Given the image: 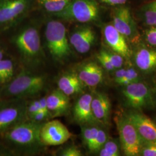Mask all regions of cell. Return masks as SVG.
Segmentation results:
<instances>
[{"label":"cell","mask_w":156,"mask_h":156,"mask_svg":"<svg viewBox=\"0 0 156 156\" xmlns=\"http://www.w3.org/2000/svg\"><path fill=\"white\" fill-rule=\"evenodd\" d=\"M44 123L27 119L12 126L0 136L5 143L15 149L35 151L44 146L39 136Z\"/></svg>","instance_id":"6da1fadb"},{"label":"cell","mask_w":156,"mask_h":156,"mask_svg":"<svg viewBox=\"0 0 156 156\" xmlns=\"http://www.w3.org/2000/svg\"><path fill=\"white\" fill-rule=\"evenodd\" d=\"M44 75L23 70L6 83L1 90V96L6 98H22L37 94L45 88Z\"/></svg>","instance_id":"7a4b0ae2"},{"label":"cell","mask_w":156,"mask_h":156,"mask_svg":"<svg viewBox=\"0 0 156 156\" xmlns=\"http://www.w3.org/2000/svg\"><path fill=\"white\" fill-rule=\"evenodd\" d=\"M45 39L50 55L57 62L67 60L72 54L64 24L60 20H50L45 28Z\"/></svg>","instance_id":"3957f363"},{"label":"cell","mask_w":156,"mask_h":156,"mask_svg":"<svg viewBox=\"0 0 156 156\" xmlns=\"http://www.w3.org/2000/svg\"><path fill=\"white\" fill-rule=\"evenodd\" d=\"M54 16L81 24L97 23L100 20V7L97 0H71L62 11Z\"/></svg>","instance_id":"277c9868"},{"label":"cell","mask_w":156,"mask_h":156,"mask_svg":"<svg viewBox=\"0 0 156 156\" xmlns=\"http://www.w3.org/2000/svg\"><path fill=\"white\" fill-rule=\"evenodd\" d=\"M14 43L24 62L35 64L42 58V51L39 31L36 27L27 26L15 37Z\"/></svg>","instance_id":"5b68a950"},{"label":"cell","mask_w":156,"mask_h":156,"mask_svg":"<svg viewBox=\"0 0 156 156\" xmlns=\"http://www.w3.org/2000/svg\"><path fill=\"white\" fill-rule=\"evenodd\" d=\"M121 151L127 156H140L144 145L143 140L138 131L125 115L124 112L119 113L115 117Z\"/></svg>","instance_id":"8992f818"},{"label":"cell","mask_w":156,"mask_h":156,"mask_svg":"<svg viewBox=\"0 0 156 156\" xmlns=\"http://www.w3.org/2000/svg\"><path fill=\"white\" fill-rule=\"evenodd\" d=\"M124 104L129 109L142 111L154 108V93L142 80L122 87Z\"/></svg>","instance_id":"52a82bcc"},{"label":"cell","mask_w":156,"mask_h":156,"mask_svg":"<svg viewBox=\"0 0 156 156\" xmlns=\"http://www.w3.org/2000/svg\"><path fill=\"white\" fill-rule=\"evenodd\" d=\"M111 17L113 26L126 38L131 47L141 41L137 21L129 6L125 4L114 7Z\"/></svg>","instance_id":"ba28073f"},{"label":"cell","mask_w":156,"mask_h":156,"mask_svg":"<svg viewBox=\"0 0 156 156\" xmlns=\"http://www.w3.org/2000/svg\"><path fill=\"white\" fill-rule=\"evenodd\" d=\"M0 104V135L12 126L28 119L27 103L22 98H12Z\"/></svg>","instance_id":"9c48e42d"},{"label":"cell","mask_w":156,"mask_h":156,"mask_svg":"<svg viewBox=\"0 0 156 156\" xmlns=\"http://www.w3.org/2000/svg\"><path fill=\"white\" fill-rule=\"evenodd\" d=\"M39 136L44 146H55L66 143L73 138V135L60 121L53 120L43 124Z\"/></svg>","instance_id":"30bf717a"},{"label":"cell","mask_w":156,"mask_h":156,"mask_svg":"<svg viewBox=\"0 0 156 156\" xmlns=\"http://www.w3.org/2000/svg\"><path fill=\"white\" fill-rule=\"evenodd\" d=\"M102 33L104 43L109 49L123 56L127 62H131L132 47L123 35L115 28L111 22L102 26Z\"/></svg>","instance_id":"8fae6325"},{"label":"cell","mask_w":156,"mask_h":156,"mask_svg":"<svg viewBox=\"0 0 156 156\" xmlns=\"http://www.w3.org/2000/svg\"><path fill=\"white\" fill-rule=\"evenodd\" d=\"M131 62L140 73L150 74L156 69V48L142 41L133 46Z\"/></svg>","instance_id":"7c38bea8"},{"label":"cell","mask_w":156,"mask_h":156,"mask_svg":"<svg viewBox=\"0 0 156 156\" xmlns=\"http://www.w3.org/2000/svg\"><path fill=\"white\" fill-rule=\"evenodd\" d=\"M134 124L145 144L156 145V123L142 111L128 109L124 112Z\"/></svg>","instance_id":"4fadbf2b"},{"label":"cell","mask_w":156,"mask_h":156,"mask_svg":"<svg viewBox=\"0 0 156 156\" xmlns=\"http://www.w3.org/2000/svg\"><path fill=\"white\" fill-rule=\"evenodd\" d=\"M96 41L97 34L89 24H82L76 27L69 37L70 45L80 54L88 53Z\"/></svg>","instance_id":"5bb4252c"},{"label":"cell","mask_w":156,"mask_h":156,"mask_svg":"<svg viewBox=\"0 0 156 156\" xmlns=\"http://www.w3.org/2000/svg\"><path fill=\"white\" fill-rule=\"evenodd\" d=\"M31 0H0V27H5L26 14Z\"/></svg>","instance_id":"9a60e30c"},{"label":"cell","mask_w":156,"mask_h":156,"mask_svg":"<svg viewBox=\"0 0 156 156\" xmlns=\"http://www.w3.org/2000/svg\"><path fill=\"white\" fill-rule=\"evenodd\" d=\"M84 87L94 89L104 80V69L100 64L94 61L80 63L75 71Z\"/></svg>","instance_id":"2e32d148"},{"label":"cell","mask_w":156,"mask_h":156,"mask_svg":"<svg viewBox=\"0 0 156 156\" xmlns=\"http://www.w3.org/2000/svg\"><path fill=\"white\" fill-rule=\"evenodd\" d=\"M92 93H86L80 95L73 106V114L74 120L80 126L100 125L95 120L91 109ZM101 126V125H100Z\"/></svg>","instance_id":"e0dca14e"},{"label":"cell","mask_w":156,"mask_h":156,"mask_svg":"<svg viewBox=\"0 0 156 156\" xmlns=\"http://www.w3.org/2000/svg\"><path fill=\"white\" fill-rule=\"evenodd\" d=\"M91 109L97 122L104 127L109 126L111 122V102L108 95L101 91L92 93Z\"/></svg>","instance_id":"ac0fdd59"},{"label":"cell","mask_w":156,"mask_h":156,"mask_svg":"<svg viewBox=\"0 0 156 156\" xmlns=\"http://www.w3.org/2000/svg\"><path fill=\"white\" fill-rule=\"evenodd\" d=\"M46 103L51 118L65 116L70 109L69 97L60 90H55L46 95Z\"/></svg>","instance_id":"d6986e66"},{"label":"cell","mask_w":156,"mask_h":156,"mask_svg":"<svg viewBox=\"0 0 156 156\" xmlns=\"http://www.w3.org/2000/svg\"><path fill=\"white\" fill-rule=\"evenodd\" d=\"M58 89L69 97L83 94L84 86L75 71L62 74L57 82Z\"/></svg>","instance_id":"ffe728a7"},{"label":"cell","mask_w":156,"mask_h":156,"mask_svg":"<svg viewBox=\"0 0 156 156\" xmlns=\"http://www.w3.org/2000/svg\"><path fill=\"white\" fill-rule=\"evenodd\" d=\"M112 73L114 82L121 87L142 80L140 71L134 66H123Z\"/></svg>","instance_id":"44dd1931"},{"label":"cell","mask_w":156,"mask_h":156,"mask_svg":"<svg viewBox=\"0 0 156 156\" xmlns=\"http://www.w3.org/2000/svg\"><path fill=\"white\" fill-rule=\"evenodd\" d=\"M134 16L145 27L156 26V0H151L140 6L135 11Z\"/></svg>","instance_id":"7402d4cb"},{"label":"cell","mask_w":156,"mask_h":156,"mask_svg":"<svg viewBox=\"0 0 156 156\" xmlns=\"http://www.w3.org/2000/svg\"><path fill=\"white\" fill-rule=\"evenodd\" d=\"M100 126V125L97 124L81 126L82 142L89 151L94 143Z\"/></svg>","instance_id":"603a6c76"},{"label":"cell","mask_w":156,"mask_h":156,"mask_svg":"<svg viewBox=\"0 0 156 156\" xmlns=\"http://www.w3.org/2000/svg\"><path fill=\"white\" fill-rule=\"evenodd\" d=\"M15 66L10 59L0 60V84H6L14 78Z\"/></svg>","instance_id":"cb8c5ba5"},{"label":"cell","mask_w":156,"mask_h":156,"mask_svg":"<svg viewBox=\"0 0 156 156\" xmlns=\"http://www.w3.org/2000/svg\"><path fill=\"white\" fill-rule=\"evenodd\" d=\"M70 1L71 0H38L43 9L53 15L62 11Z\"/></svg>","instance_id":"d4e9b609"},{"label":"cell","mask_w":156,"mask_h":156,"mask_svg":"<svg viewBox=\"0 0 156 156\" xmlns=\"http://www.w3.org/2000/svg\"><path fill=\"white\" fill-rule=\"evenodd\" d=\"M120 151L119 140L109 137L98 154L100 156H120Z\"/></svg>","instance_id":"484cf974"},{"label":"cell","mask_w":156,"mask_h":156,"mask_svg":"<svg viewBox=\"0 0 156 156\" xmlns=\"http://www.w3.org/2000/svg\"><path fill=\"white\" fill-rule=\"evenodd\" d=\"M109 137V136L105 129L104 128V127L100 126L94 143L92 145L89 151L90 153H98Z\"/></svg>","instance_id":"4316f807"},{"label":"cell","mask_w":156,"mask_h":156,"mask_svg":"<svg viewBox=\"0 0 156 156\" xmlns=\"http://www.w3.org/2000/svg\"><path fill=\"white\" fill-rule=\"evenodd\" d=\"M141 40L145 44L156 48V26L146 27Z\"/></svg>","instance_id":"83f0119b"},{"label":"cell","mask_w":156,"mask_h":156,"mask_svg":"<svg viewBox=\"0 0 156 156\" xmlns=\"http://www.w3.org/2000/svg\"><path fill=\"white\" fill-rule=\"evenodd\" d=\"M105 53L107 57L111 62L112 66L115 68V70L123 67L124 65L126 59L123 56L118 54L116 52H114L111 50L106 48H104Z\"/></svg>","instance_id":"f1b7e54d"},{"label":"cell","mask_w":156,"mask_h":156,"mask_svg":"<svg viewBox=\"0 0 156 156\" xmlns=\"http://www.w3.org/2000/svg\"><path fill=\"white\" fill-rule=\"evenodd\" d=\"M97 60L98 62L101 66L104 69L109 73H113L115 71V68L112 66L111 62L107 57L104 48L101 49L96 55Z\"/></svg>","instance_id":"f546056e"},{"label":"cell","mask_w":156,"mask_h":156,"mask_svg":"<svg viewBox=\"0 0 156 156\" xmlns=\"http://www.w3.org/2000/svg\"><path fill=\"white\" fill-rule=\"evenodd\" d=\"M58 155L62 156H83L79 148L74 144L68 145L64 147L58 153Z\"/></svg>","instance_id":"4dcf8cb0"},{"label":"cell","mask_w":156,"mask_h":156,"mask_svg":"<svg viewBox=\"0 0 156 156\" xmlns=\"http://www.w3.org/2000/svg\"><path fill=\"white\" fill-rule=\"evenodd\" d=\"M50 119H51V117L49 113L41 109L39 111L36 113L35 115H34L33 116L30 117L28 119L31 120L37 123H43L48 121Z\"/></svg>","instance_id":"1f68e13d"},{"label":"cell","mask_w":156,"mask_h":156,"mask_svg":"<svg viewBox=\"0 0 156 156\" xmlns=\"http://www.w3.org/2000/svg\"><path fill=\"white\" fill-rule=\"evenodd\" d=\"M41 105L39 100H36L31 101L30 103H27V116L29 119L35 115L36 113L41 110Z\"/></svg>","instance_id":"d6a6232c"},{"label":"cell","mask_w":156,"mask_h":156,"mask_svg":"<svg viewBox=\"0 0 156 156\" xmlns=\"http://www.w3.org/2000/svg\"><path fill=\"white\" fill-rule=\"evenodd\" d=\"M140 156H156V145L145 144L141 149Z\"/></svg>","instance_id":"836d02e7"},{"label":"cell","mask_w":156,"mask_h":156,"mask_svg":"<svg viewBox=\"0 0 156 156\" xmlns=\"http://www.w3.org/2000/svg\"><path fill=\"white\" fill-rule=\"evenodd\" d=\"M101 2L112 6L123 5L127 4L128 0H98Z\"/></svg>","instance_id":"e575fe53"},{"label":"cell","mask_w":156,"mask_h":156,"mask_svg":"<svg viewBox=\"0 0 156 156\" xmlns=\"http://www.w3.org/2000/svg\"><path fill=\"white\" fill-rule=\"evenodd\" d=\"M39 103L41 105V110L49 113L50 115V113L48 111V106H47V103H46V95L40 98L39 99ZM51 117V116H50Z\"/></svg>","instance_id":"d590c367"},{"label":"cell","mask_w":156,"mask_h":156,"mask_svg":"<svg viewBox=\"0 0 156 156\" xmlns=\"http://www.w3.org/2000/svg\"><path fill=\"white\" fill-rule=\"evenodd\" d=\"M14 153L5 146L0 145V156H11Z\"/></svg>","instance_id":"8d00e7d4"},{"label":"cell","mask_w":156,"mask_h":156,"mask_svg":"<svg viewBox=\"0 0 156 156\" xmlns=\"http://www.w3.org/2000/svg\"><path fill=\"white\" fill-rule=\"evenodd\" d=\"M4 51L0 46V60L4 58Z\"/></svg>","instance_id":"74e56055"},{"label":"cell","mask_w":156,"mask_h":156,"mask_svg":"<svg viewBox=\"0 0 156 156\" xmlns=\"http://www.w3.org/2000/svg\"><path fill=\"white\" fill-rule=\"evenodd\" d=\"M154 106L156 107V93H154Z\"/></svg>","instance_id":"f35d334b"},{"label":"cell","mask_w":156,"mask_h":156,"mask_svg":"<svg viewBox=\"0 0 156 156\" xmlns=\"http://www.w3.org/2000/svg\"><path fill=\"white\" fill-rule=\"evenodd\" d=\"M154 121L156 123V117H155V119H154Z\"/></svg>","instance_id":"ab89813d"},{"label":"cell","mask_w":156,"mask_h":156,"mask_svg":"<svg viewBox=\"0 0 156 156\" xmlns=\"http://www.w3.org/2000/svg\"><path fill=\"white\" fill-rule=\"evenodd\" d=\"M0 96H1V90H0Z\"/></svg>","instance_id":"60d3db41"}]
</instances>
